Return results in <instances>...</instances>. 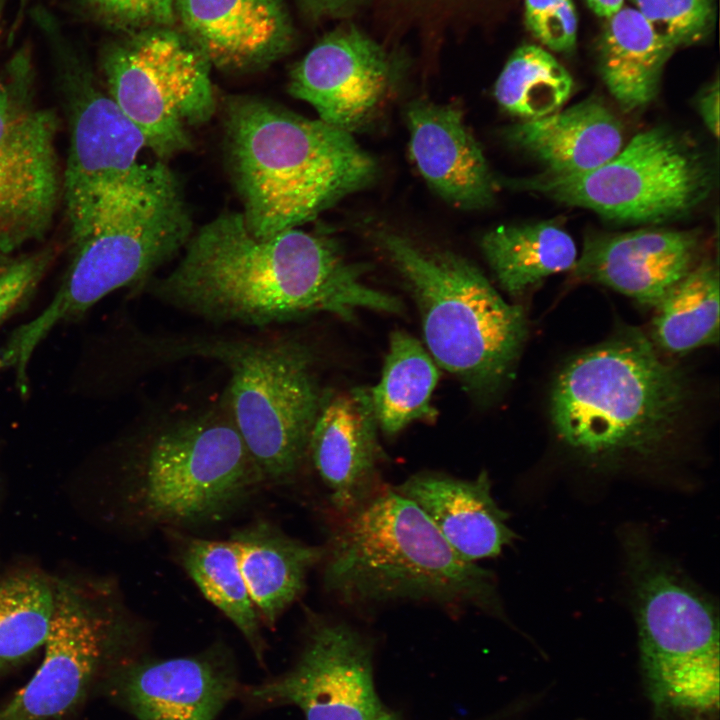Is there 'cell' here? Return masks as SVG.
<instances>
[{
    "label": "cell",
    "mask_w": 720,
    "mask_h": 720,
    "mask_svg": "<svg viewBox=\"0 0 720 720\" xmlns=\"http://www.w3.org/2000/svg\"><path fill=\"white\" fill-rule=\"evenodd\" d=\"M329 237L295 228L258 237L241 212L192 233L155 295L215 323L279 324L319 312L352 320L359 310L403 312L402 302L363 280Z\"/></svg>",
    "instance_id": "cell-1"
},
{
    "label": "cell",
    "mask_w": 720,
    "mask_h": 720,
    "mask_svg": "<svg viewBox=\"0 0 720 720\" xmlns=\"http://www.w3.org/2000/svg\"><path fill=\"white\" fill-rule=\"evenodd\" d=\"M224 124L240 212L258 237L299 228L377 176L352 133L266 100L230 98Z\"/></svg>",
    "instance_id": "cell-2"
},
{
    "label": "cell",
    "mask_w": 720,
    "mask_h": 720,
    "mask_svg": "<svg viewBox=\"0 0 720 720\" xmlns=\"http://www.w3.org/2000/svg\"><path fill=\"white\" fill-rule=\"evenodd\" d=\"M324 549L325 588L344 603L428 601L503 615L494 575L458 555L392 487L340 515Z\"/></svg>",
    "instance_id": "cell-3"
},
{
    "label": "cell",
    "mask_w": 720,
    "mask_h": 720,
    "mask_svg": "<svg viewBox=\"0 0 720 720\" xmlns=\"http://www.w3.org/2000/svg\"><path fill=\"white\" fill-rule=\"evenodd\" d=\"M688 395L680 371L628 330L564 366L553 385L551 418L559 438L584 458L649 457L672 440Z\"/></svg>",
    "instance_id": "cell-4"
},
{
    "label": "cell",
    "mask_w": 720,
    "mask_h": 720,
    "mask_svg": "<svg viewBox=\"0 0 720 720\" xmlns=\"http://www.w3.org/2000/svg\"><path fill=\"white\" fill-rule=\"evenodd\" d=\"M192 226L179 183L165 163L146 182L111 198L75 243L74 258L52 300L0 346V373L13 372L25 394L30 359L54 327L170 260L186 245Z\"/></svg>",
    "instance_id": "cell-5"
},
{
    "label": "cell",
    "mask_w": 720,
    "mask_h": 720,
    "mask_svg": "<svg viewBox=\"0 0 720 720\" xmlns=\"http://www.w3.org/2000/svg\"><path fill=\"white\" fill-rule=\"evenodd\" d=\"M377 242L416 303L435 363L473 396L494 395L512 376L527 335L522 307L505 301L475 264L451 250L395 232L379 233Z\"/></svg>",
    "instance_id": "cell-6"
},
{
    "label": "cell",
    "mask_w": 720,
    "mask_h": 720,
    "mask_svg": "<svg viewBox=\"0 0 720 720\" xmlns=\"http://www.w3.org/2000/svg\"><path fill=\"white\" fill-rule=\"evenodd\" d=\"M641 669L659 718L703 719L719 709V629L711 603L660 560L646 540L625 542Z\"/></svg>",
    "instance_id": "cell-7"
},
{
    "label": "cell",
    "mask_w": 720,
    "mask_h": 720,
    "mask_svg": "<svg viewBox=\"0 0 720 720\" xmlns=\"http://www.w3.org/2000/svg\"><path fill=\"white\" fill-rule=\"evenodd\" d=\"M264 483L224 401L166 425L143 447L127 498L149 526L219 521Z\"/></svg>",
    "instance_id": "cell-8"
},
{
    "label": "cell",
    "mask_w": 720,
    "mask_h": 720,
    "mask_svg": "<svg viewBox=\"0 0 720 720\" xmlns=\"http://www.w3.org/2000/svg\"><path fill=\"white\" fill-rule=\"evenodd\" d=\"M167 351L224 364L230 373L224 401L264 483L292 480L308 456L323 395L312 352L288 339H188Z\"/></svg>",
    "instance_id": "cell-9"
},
{
    "label": "cell",
    "mask_w": 720,
    "mask_h": 720,
    "mask_svg": "<svg viewBox=\"0 0 720 720\" xmlns=\"http://www.w3.org/2000/svg\"><path fill=\"white\" fill-rule=\"evenodd\" d=\"M711 161L688 138L656 126L637 133L604 164L585 172L503 181L510 188L588 209L620 223L657 224L679 219L710 196Z\"/></svg>",
    "instance_id": "cell-10"
},
{
    "label": "cell",
    "mask_w": 720,
    "mask_h": 720,
    "mask_svg": "<svg viewBox=\"0 0 720 720\" xmlns=\"http://www.w3.org/2000/svg\"><path fill=\"white\" fill-rule=\"evenodd\" d=\"M100 65L108 94L160 161L188 150L190 129L216 110L211 65L171 27H150L106 42Z\"/></svg>",
    "instance_id": "cell-11"
},
{
    "label": "cell",
    "mask_w": 720,
    "mask_h": 720,
    "mask_svg": "<svg viewBox=\"0 0 720 720\" xmlns=\"http://www.w3.org/2000/svg\"><path fill=\"white\" fill-rule=\"evenodd\" d=\"M59 67L63 84L76 96L62 194L73 242L84 237L113 196L146 180L155 163L138 161L147 148L139 128L93 81L80 50L57 18L38 27Z\"/></svg>",
    "instance_id": "cell-12"
},
{
    "label": "cell",
    "mask_w": 720,
    "mask_h": 720,
    "mask_svg": "<svg viewBox=\"0 0 720 720\" xmlns=\"http://www.w3.org/2000/svg\"><path fill=\"white\" fill-rule=\"evenodd\" d=\"M104 585L54 579V608L32 678L0 707V720H66L98 680L125 660L126 632Z\"/></svg>",
    "instance_id": "cell-13"
},
{
    "label": "cell",
    "mask_w": 720,
    "mask_h": 720,
    "mask_svg": "<svg viewBox=\"0 0 720 720\" xmlns=\"http://www.w3.org/2000/svg\"><path fill=\"white\" fill-rule=\"evenodd\" d=\"M31 48L23 44L0 75V252L42 238L62 192L58 121L34 100Z\"/></svg>",
    "instance_id": "cell-14"
},
{
    "label": "cell",
    "mask_w": 720,
    "mask_h": 720,
    "mask_svg": "<svg viewBox=\"0 0 720 720\" xmlns=\"http://www.w3.org/2000/svg\"><path fill=\"white\" fill-rule=\"evenodd\" d=\"M374 647L351 625L313 618L296 663L241 693L255 705H293L306 720H377L386 712L374 683Z\"/></svg>",
    "instance_id": "cell-15"
},
{
    "label": "cell",
    "mask_w": 720,
    "mask_h": 720,
    "mask_svg": "<svg viewBox=\"0 0 720 720\" xmlns=\"http://www.w3.org/2000/svg\"><path fill=\"white\" fill-rule=\"evenodd\" d=\"M137 720H216L242 688L224 648L169 659H125L101 682Z\"/></svg>",
    "instance_id": "cell-16"
},
{
    "label": "cell",
    "mask_w": 720,
    "mask_h": 720,
    "mask_svg": "<svg viewBox=\"0 0 720 720\" xmlns=\"http://www.w3.org/2000/svg\"><path fill=\"white\" fill-rule=\"evenodd\" d=\"M392 79L383 48L353 25L324 35L293 67L288 90L318 119L352 133L376 114Z\"/></svg>",
    "instance_id": "cell-17"
},
{
    "label": "cell",
    "mask_w": 720,
    "mask_h": 720,
    "mask_svg": "<svg viewBox=\"0 0 720 720\" xmlns=\"http://www.w3.org/2000/svg\"><path fill=\"white\" fill-rule=\"evenodd\" d=\"M378 428L370 390L357 387L322 395L308 455L339 515L355 510L383 488Z\"/></svg>",
    "instance_id": "cell-18"
},
{
    "label": "cell",
    "mask_w": 720,
    "mask_h": 720,
    "mask_svg": "<svg viewBox=\"0 0 720 720\" xmlns=\"http://www.w3.org/2000/svg\"><path fill=\"white\" fill-rule=\"evenodd\" d=\"M698 250V236L688 231L644 228L593 234L585 239L572 271L579 279L656 307L696 265Z\"/></svg>",
    "instance_id": "cell-19"
},
{
    "label": "cell",
    "mask_w": 720,
    "mask_h": 720,
    "mask_svg": "<svg viewBox=\"0 0 720 720\" xmlns=\"http://www.w3.org/2000/svg\"><path fill=\"white\" fill-rule=\"evenodd\" d=\"M174 9L186 37L225 71L263 69L294 41L283 0H175Z\"/></svg>",
    "instance_id": "cell-20"
},
{
    "label": "cell",
    "mask_w": 720,
    "mask_h": 720,
    "mask_svg": "<svg viewBox=\"0 0 720 720\" xmlns=\"http://www.w3.org/2000/svg\"><path fill=\"white\" fill-rule=\"evenodd\" d=\"M406 121L411 157L439 197L464 210L495 202L498 182L459 109L415 100L408 105Z\"/></svg>",
    "instance_id": "cell-21"
},
{
    "label": "cell",
    "mask_w": 720,
    "mask_h": 720,
    "mask_svg": "<svg viewBox=\"0 0 720 720\" xmlns=\"http://www.w3.org/2000/svg\"><path fill=\"white\" fill-rule=\"evenodd\" d=\"M392 489L414 502L467 561L495 557L516 537L508 514L493 498L486 471L474 479L420 472Z\"/></svg>",
    "instance_id": "cell-22"
},
{
    "label": "cell",
    "mask_w": 720,
    "mask_h": 720,
    "mask_svg": "<svg viewBox=\"0 0 720 720\" xmlns=\"http://www.w3.org/2000/svg\"><path fill=\"white\" fill-rule=\"evenodd\" d=\"M505 139L527 153L544 173L568 175L592 170L625 145L623 125L598 98H588L547 116L508 127Z\"/></svg>",
    "instance_id": "cell-23"
},
{
    "label": "cell",
    "mask_w": 720,
    "mask_h": 720,
    "mask_svg": "<svg viewBox=\"0 0 720 720\" xmlns=\"http://www.w3.org/2000/svg\"><path fill=\"white\" fill-rule=\"evenodd\" d=\"M238 551L249 595L265 625L272 627L302 594L309 571L322 562L324 546L287 536L266 521H257L230 538Z\"/></svg>",
    "instance_id": "cell-24"
},
{
    "label": "cell",
    "mask_w": 720,
    "mask_h": 720,
    "mask_svg": "<svg viewBox=\"0 0 720 720\" xmlns=\"http://www.w3.org/2000/svg\"><path fill=\"white\" fill-rule=\"evenodd\" d=\"M604 19L597 47L600 75L622 110H638L656 97L675 49L633 7L623 5Z\"/></svg>",
    "instance_id": "cell-25"
},
{
    "label": "cell",
    "mask_w": 720,
    "mask_h": 720,
    "mask_svg": "<svg viewBox=\"0 0 720 720\" xmlns=\"http://www.w3.org/2000/svg\"><path fill=\"white\" fill-rule=\"evenodd\" d=\"M480 246L500 286L513 295L572 270L578 258L570 234L552 220L499 226L482 236Z\"/></svg>",
    "instance_id": "cell-26"
},
{
    "label": "cell",
    "mask_w": 720,
    "mask_h": 720,
    "mask_svg": "<svg viewBox=\"0 0 720 720\" xmlns=\"http://www.w3.org/2000/svg\"><path fill=\"white\" fill-rule=\"evenodd\" d=\"M437 364L415 337L402 330L390 335L379 382L370 390L379 428L388 436L414 421L431 420Z\"/></svg>",
    "instance_id": "cell-27"
},
{
    "label": "cell",
    "mask_w": 720,
    "mask_h": 720,
    "mask_svg": "<svg viewBox=\"0 0 720 720\" xmlns=\"http://www.w3.org/2000/svg\"><path fill=\"white\" fill-rule=\"evenodd\" d=\"M181 562L204 597L237 627L262 662V622L244 581L234 541L190 539L182 549Z\"/></svg>",
    "instance_id": "cell-28"
},
{
    "label": "cell",
    "mask_w": 720,
    "mask_h": 720,
    "mask_svg": "<svg viewBox=\"0 0 720 720\" xmlns=\"http://www.w3.org/2000/svg\"><path fill=\"white\" fill-rule=\"evenodd\" d=\"M54 608V579L21 568L0 576V678L43 648Z\"/></svg>",
    "instance_id": "cell-29"
},
{
    "label": "cell",
    "mask_w": 720,
    "mask_h": 720,
    "mask_svg": "<svg viewBox=\"0 0 720 720\" xmlns=\"http://www.w3.org/2000/svg\"><path fill=\"white\" fill-rule=\"evenodd\" d=\"M654 338L683 353L716 344L719 338V272L711 261L695 265L656 306Z\"/></svg>",
    "instance_id": "cell-30"
},
{
    "label": "cell",
    "mask_w": 720,
    "mask_h": 720,
    "mask_svg": "<svg viewBox=\"0 0 720 720\" xmlns=\"http://www.w3.org/2000/svg\"><path fill=\"white\" fill-rule=\"evenodd\" d=\"M572 90L568 70L547 50L527 44L517 48L506 62L494 96L506 112L530 120L560 110Z\"/></svg>",
    "instance_id": "cell-31"
},
{
    "label": "cell",
    "mask_w": 720,
    "mask_h": 720,
    "mask_svg": "<svg viewBox=\"0 0 720 720\" xmlns=\"http://www.w3.org/2000/svg\"><path fill=\"white\" fill-rule=\"evenodd\" d=\"M653 31L677 49L706 39L716 21L714 0H630Z\"/></svg>",
    "instance_id": "cell-32"
},
{
    "label": "cell",
    "mask_w": 720,
    "mask_h": 720,
    "mask_svg": "<svg viewBox=\"0 0 720 720\" xmlns=\"http://www.w3.org/2000/svg\"><path fill=\"white\" fill-rule=\"evenodd\" d=\"M95 23L122 34L150 27H171L175 0H74Z\"/></svg>",
    "instance_id": "cell-33"
},
{
    "label": "cell",
    "mask_w": 720,
    "mask_h": 720,
    "mask_svg": "<svg viewBox=\"0 0 720 720\" xmlns=\"http://www.w3.org/2000/svg\"><path fill=\"white\" fill-rule=\"evenodd\" d=\"M53 258L46 248L0 260V327L27 307Z\"/></svg>",
    "instance_id": "cell-34"
},
{
    "label": "cell",
    "mask_w": 720,
    "mask_h": 720,
    "mask_svg": "<svg viewBox=\"0 0 720 720\" xmlns=\"http://www.w3.org/2000/svg\"><path fill=\"white\" fill-rule=\"evenodd\" d=\"M525 23L546 48L570 52L577 39L578 19L573 0H525Z\"/></svg>",
    "instance_id": "cell-35"
},
{
    "label": "cell",
    "mask_w": 720,
    "mask_h": 720,
    "mask_svg": "<svg viewBox=\"0 0 720 720\" xmlns=\"http://www.w3.org/2000/svg\"><path fill=\"white\" fill-rule=\"evenodd\" d=\"M366 0H298L304 12L313 19L337 18L351 14Z\"/></svg>",
    "instance_id": "cell-36"
},
{
    "label": "cell",
    "mask_w": 720,
    "mask_h": 720,
    "mask_svg": "<svg viewBox=\"0 0 720 720\" xmlns=\"http://www.w3.org/2000/svg\"><path fill=\"white\" fill-rule=\"evenodd\" d=\"M697 110L706 128L714 137L719 136V80L707 86L697 99Z\"/></svg>",
    "instance_id": "cell-37"
},
{
    "label": "cell",
    "mask_w": 720,
    "mask_h": 720,
    "mask_svg": "<svg viewBox=\"0 0 720 720\" xmlns=\"http://www.w3.org/2000/svg\"><path fill=\"white\" fill-rule=\"evenodd\" d=\"M589 8L598 16L607 18L622 6L624 0H585Z\"/></svg>",
    "instance_id": "cell-38"
},
{
    "label": "cell",
    "mask_w": 720,
    "mask_h": 720,
    "mask_svg": "<svg viewBox=\"0 0 720 720\" xmlns=\"http://www.w3.org/2000/svg\"><path fill=\"white\" fill-rule=\"evenodd\" d=\"M9 0H0V42L4 33L5 13Z\"/></svg>",
    "instance_id": "cell-39"
},
{
    "label": "cell",
    "mask_w": 720,
    "mask_h": 720,
    "mask_svg": "<svg viewBox=\"0 0 720 720\" xmlns=\"http://www.w3.org/2000/svg\"><path fill=\"white\" fill-rule=\"evenodd\" d=\"M377 720H398V719L391 713L387 712L383 716L378 718Z\"/></svg>",
    "instance_id": "cell-40"
},
{
    "label": "cell",
    "mask_w": 720,
    "mask_h": 720,
    "mask_svg": "<svg viewBox=\"0 0 720 720\" xmlns=\"http://www.w3.org/2000/svg\"><path fill=\"white\" fill-rule=\"evenodd\" d=\"M27 1H28V0H21V5H20L19 13H18V18L20 17V14H21V12L23 11V8H25V5H26Z\"/></svg>",
    "instance_id": "cell-41"
}]
</instances>
